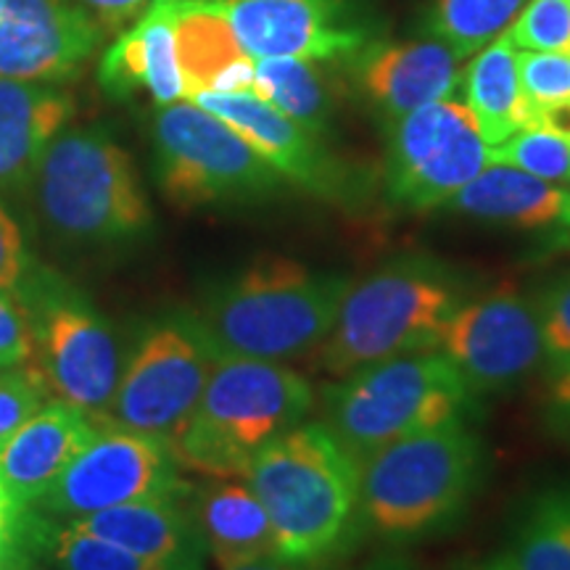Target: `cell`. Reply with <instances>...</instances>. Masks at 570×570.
Returning <instances> with one entry per match:
<instances>
[{"label":"cell","instance_id":"12","mask_svg":"<svg viewBox=\"0 0 570 570\" xmlns=\"http://www.w3.org/2000/svg\"><path fill=\"white\" fill-rule=\"evenodd\" d=\"M489 164V146L468 104L444 101L394 119L389 132L386 188L410 209H436Z\"/></svg>","mask_w":570,"mask_h":570},{"label":"cell","instance_id":"6","mask_svg":"<svg viewBox=\"0 0 570 570\" xmlns=\"http://www.w3.org/2000/svg\"><path fill=\"white\" fill-rule=\"evenodd\" d=\"M481 462V444L462 417L425 428L356 462L360 510L391 541L441 529L465 504Z\"/></svg>","mask_w":570,"mask_h":570},{"label":"cell","instance_id":"17","mask_svg":"<svg viewBox=\"0 0 570 570\" xmlns=\"http://www.w3.org/2000/svg\"><path fill=\"white\" fill-rule=\"evenodd\" d=\"M104 423L75 404L51 399L0 444V489L17 508H32Z\"/></svg>","mask_w":570,"mask_h":570},{"label":"cell","instance_id":"14","mask_svg":"<svg viewBox=\"0 0 570 570\" xmlns=\"http://www.w3.org/2000/svg\"><path fill=\"white\" fill-rule=\"evenodd\" d=\"M252 59L336 61L367 46L348 0H214Z\"/></svg>","mask_w":570,"mask_h":570},{"label":"cell","instance_id":"40","mask_svg":"<svg viewBox=\"0 0 570 570\" xmlns=\"http://www.w3.org/2000/svg\"><path fill=\"white\" fill-rule=\"evenodd\" d=\"M235 570H302V566H296V562H285V560H262Z\"/></svg>","mask_w":570,"mask_h":570},{"label":"cell","instance_id":"37","mask_svg":"<svg viewBox=\"0 0 570 570\" xmlns=\"http://www.w3.org/2000/svg\"><path fill=\"white\" fill-rule=\"evenodd\" d=\"M101 24L104 32H122L154 0H69Z\"/></svg>","mask_w":570,"mask_h":570},{"label":"cell","instance_id":"1","mask_svg":"<svg viewBox=\"0 0 570 570\" xmlns=\"http://www.w3.org/2000/svg\"><path fill=\"white\" fill-rule=\"evenodd\" d=\"M246 483L267 510L281 560L296 566L338 552L360 512V470L325 423H298L262 446Z\"/></svg>","mask_w":570,"mask_h":570},{"label":"cell","instance_id":"22","mask_svg":"<svg viewBox=\"0 0 570 570\" xmlns=\"http://www.w3.org/2000/svg\"><path fill=\"white\" fill-rule=\"evenodd\" d=\"M175 48L185 98L196 92H252L254 59L214 0H173Z\"/></svg>","mask_w":570,"mask_h":570},{"label":"cell","instance_id":"36","mask_svg":"<svg viewBox=\"0 0 570 570\" xmlns=\"http://www.w3.org/2000/svg\"><path fill=\"white\" fill-rule=\"evenodd\" d=\"M32 356V331L27 309L13 294L0 291V370L27 365Z\"/></svg>","mask_w":570,"mask_h":570},{"label":"cell","instance_id":"24","mask_svg":"<svg viewBox=\"0 0 570 570\" xmlns=\"http://www.w3.org/2000/svg\"><path fill=\"white\" fill-rule=\"evenodd\" d=\"M446 206L468 217L525 230L570 227V190L508 164H487Z\"/></svg>","mask_w":570,"mask_h":570},{"label":"cell","instance_id":"18","mask_svg":"<svg viewBox=\"0 0 570 570\" xmlns=\"http://www.w3.org/2000/svg\"><path fill=\"white\" fill-rule=\"evenodd\" d=\"M460 61L446 42L428 38L365 46L356 71L365 96L394 122L420 106L452 96L462 80Z\"/></svg>","mask_w":570,"mask_h":570},{"label":"cell","instance_id":"42","mask_svg":"<svg viewBox=\"0 0 570 570\" xmlns=\"http://www.w3.org/2000/svg\"><path fill=\"white\" fill-rule=\"evenodd\" d=\"M367 570H394L391 566H375V568H367Z\"/></svg>","mask_w":570,"mask_h":570},{"label":"cell","instance_id":"23","mask_svg":"<svg viewBox=\"0 0 570 570\" xmlns=\"http://www.w3.org/2000/svg\"><path fill=\"white\" fill-rule=\"evenodd\" d=\"M190 512L204 550L219 570L281 560L267 510L262 508L248 483L217 479L198 491Z\"/></svg>","mask_w":570,"mask_h":570},{"label":"cell","instance_id":"21","mask_svg":"<svg viewBox=\"0 0 570 570\" xmlns=\"http://www.w3.org/2000/svg\"><path fill=\"white\" fill-rule=\"evenodd\" d=\"M183 499L188 497L142 499L63 523L177 570H204V541L198 537L194 512L185 508Z\"/></svg>","mask_w":570,"mask_h":570},{"label":"cell","instance_id":"41","mask_svg":"<svg viewBox=\"0 0 570 570\" xmlns=\"http://www.w3.org/2000/svg\"><path fill=\"white\" fill-rule=\"evenodd\" d=\"M475 570H512V566H510L508 554H504V558L491 560V562H487V566H481V568H475Z\"/></svg>","mask_w":570,"mask_h":570},{"label":"cell","instance_id":"5","mask_svg":"<svg viewBox=\"0 0 570 570\" xmlns=\"http://www.w3.org/2000/svg\"><path fill=\"white\" fill-rule=\"evenodd\" d=\"M458 309L460 285L444 267L428 259L391 262L348 285L317 362L344 377L394 356L439 352L446 320Z\"/></svg>","mask_w":570,"mask_h":570},{"label":"cell","instance_id":"33","mask_svg":"<svg viewBox=\"0 0 570 570\" xmlns=\"http://www.w3.org/2000/svg\"><path fill=\"white\" fill-rule=\"evenodd\" d=\"M518 75L533 106L570 104V53H518Z\"/></svg>","mask_w":570,"mask_h":570},{"label":"cell","instance_id":"28","mask_svg":"<svg viewBox=\"0 0 570 570\" xmlns=\"http://www.w3.org/2000/svg\"><path fill=\"white\" fill-rule=\"evenodd\" d=\"M529 0H433L428 30L462 61L502 38Z\"/></svg>","mask_w":570,"mask_h":570},{"label":"cell","instance_id":"20","mask_svg":"<svg viewBox=\"0 0 570 570\" xmlns=\"http://www.w3.org/2000/svg\"><path fill=\"white\" fill-rule=\"evenodd\" d=\"M98 82L111 98L146 92L156 106L183 101L185 82L177 63L173 0H154L130 27H125L106 48Z\"/></svg>","mask_w":570,"mask_h":570},{"label":"cell","instance_id":"34","mask_svg":"<svg viewBox=\"0 0 570 570\" xmlns=\"http://www.w3.org/2000/svg\"><path fill=\"white\" fill-rule=\"evenodd\" d=\"M547 362L558 370L570 362V275L562 277L537 302Z\"/></svg>","mask_w":570,"mask_h":570},{"label":"cell","instance_id":"29","mask_svg":"<svg viewBox=\"0 0 570 570\" xmlns=\"http://www.w3.org/2000/svg\"><path fill=\"white\" fill-rule=\"evenodd\" d=\"M508 560L512 570H570V483L537 497Z\"/></svg>","mask_w":570,"mask_h":570},{"label":"cell","instance_id":"31","mask_svg":"<svg viewBox=\"0 0 570 570\" xmlns=\"http://www.w3.org/2000/svg\"><path fill=\"white\" fill-rule=\"evenodd\" d=\"M504 35L520 51L570 53V0H529Z\"/></svg>","mask_w":570,"mask_h":570},{"label":"cell","instance_id":"26","mask_svg":"<svg viewBox=\"0 0 570 570\" xmlns=\"http://www.w3.org/2000/svg\"><path fill=\"white\" fill-rule=\"evenodd\" d=\"M32 560L48 562L56 570H177L27 508L24 570Z\"/></svg>","mask_w":570,"mask_h":570},{"label":"cell","instance_id":"25","mask_svg":"<svg viewBox=\"0 0 570 570\" xmlns=\"http://www.w3.org/2000/svg\"><path fill=\"white\" fill-rule=\"evenodd\" d=\"M468 109L473 111L489 148L533 125V104L520 88L518 53L508 35L481 48L462 75Z\"/></svg>","mask_w":570,"mask_h":570},{"label":"cell","instance_id":"3","mask_svg":"<svg viewBox=\"0 0 570 570\" xmlns=\"http://www.w3.org/2000/svg\"><path fill=\"white\" fill-rule=\"evenodd\" d=\"M315 394L296 370L219 356L202 399L169 441L177 465L212 479H246L259 449L309 415Z\"/></svg>","mask_w":570,"mask_h":570},{"label":"cell","instance_id":"10","mask_svg":"<svg viewBox=\"0 0 570 570\" xmlns=\"http://www.w3.org/2000/svg\"><path fill=\"white\" fill-rule=\"evenodd\" d=\"M219 354L196 315L161 320L142 333L119 375L104 425L169 444L202 399Z\"/></svg>","mask_w":570,"mask_h":570},{"label":"cell","instance_id":"19","mask_svg":"<svg viewBox=\"0 0 570 570\" xmlns=\"http://www.w3.org/2000/svg\"><path fill=\"white\" fill-rule=\"evenodd\" d=\"M75 117V98L59 85L0 80V202H24L48 142Z\"/></svg>","mask_w":570,"mask_h":570},{"label":"cell","instance_id":"13","mask_svg":"<svg viewBox=\"0 0 570 570\" xmlns=\"http://www.w3.org/2000/svg\"><path fill=\"white\" fill-rule=\"evenodd\" d=\"M439 352L460 370L470 394L508 389L544 360L537 304L518 291L502 288L460 306L446 320Z\"/></svg>","mask_w":570,"mask_h":570},{"label":"cell","instance_id":"2","mask_svg":"<svg viewBox=\"0 0 570 570\" xmlns=\"http://www.w3.org/2000/svg\"><path fill=\"white\" fill-rule=\"evenodd\" d=\"M348 285L285 256H262L214 288L196 320L219 356L285 362L317 348L336 325Z\"/></svg>","mask_w":570,"mask_h":570},{"label":"cell","instance_id":"15","mask_svg":"<svg viewBox=\"0 0 570 570\" xmlns=\"http://www.w3.org/2000/svg\"><path fill=\"white\" fill-rule=\"evenodd\" d=\"M106 38L69 0H0V80H75Z\"/></svg>","mask_w":570,"mask_h":570},{"label":"cell","instance_id":"11","mask_svg":"<svg viewBox=\"0 0 570 570\" xmlns=\"http://www.w3.org/2000/svg\"><path fill=\"white\" fill-rule=\"evenodd\" d=\"M173 449L159 436L104 425L32 504L53 520H77L142 499L190 497Z\"/></svg>","mask_w":570,"mask_h":570},{"label":"cell","instance_id":"8","mask_svg":"<svg viewBox=\"0 0 570 570\" xmlns=\"http://www.w3.org/2000/svg\"><path fill=\"white\" fill-rule=\"evenodd\" d=\"M17 298L32 331L30 365L53 399L75 404L104 423L122 375V348L101 312L51 267L38 269Z\"/></svg>","mask_w":570,"mask_h":570},{"label":"cell","instance_id":"30","mask_svg":"<svg viewBox=\"0 0 570 570\" xmlns=\"http://www.w3.org/2000/svg\"><path fill=\"white\" fill-rule=\"evenodd\" d=\"M489 164H508L558 185L570 183V142L541 127H525L489 148Z\"/></svg>","mask_w":570,"mask_h":570},{"label":"cell","instance_id":"4","mask_svg":"<svg viewBox=\"0 0 570 570\" xmlns=\"http://www.w3.org/2000/svg\"><path fill=\"white\" fill-rule=\"evenodd\" d=\"M30 198L67 244H125L151 227L132 156L101 127H63L42 154Z\"/></svg>","mask_w":570,"mask_h":570},{"label":"cell","instance_id":"7","mask_svg":"<svg viewBox=\"0 0 570 570\" xmlns=\"http://www.w3.org/2000/svg\"><path fill=\"white\" fill-rule=\"evenodd\" d=\"M468 402L470 389L444 352L404 354L327 389L325 425L360 462L391 441L462 417Z\"/></svg>","mask_w":570,"mask_h":570},{"label":"cell","instance_id":"35","mask_svg":"<svg viewBox=\"0 0 570 570\" xmlns=\"http://www.w3.org/2000/svg\"><path fill=\"white\" fill-rule=\"evenodd\" d=\"M35 269L38 259L30 252L27 235L21 233L9 204L0 202V291L17 296Z\"/></svg>","mask_w":570,"mask_h":570},{"label":"cell","instance_id":"39","mask_svg":"<svg viewBox=\"0 0 570 570\" xmlns=\"http://www.w3.org/2000/svg\"><path fill=\"white\" fill-rule=\"evenodd\" d=\"M552 404L570 423V362L558 367V377H554L552 383Z\"/></svg>","mask_w":570,"mask_h":570},{"label":"cell","instance_id":"16","mask_svg":"<svg viewBox=\"0 0 570 570\" xmlns=\"http://www.w3.org/2000/svg\"><path fill=\"white\" fill-rule=\"evenodd\" d=\"M188 101L230 125L285 180L325 198L344 194V173L317 135L306 132L273 104L254 92H196Z\"/></svg>","mask_w":570,"mask_h":570},{"label":"cell","instance_id":"32","mask_svg":"<svg viewBox=\"0 0 570 570\" xmlns=\"http://www.w3.org/2000/svg\"><path fill=\"white\" fill-rule=\"evenodd\" d=\"M51 399L53 394L30 365L0 370V444Z\"/></svg>","mask_w":570,"mask_h":570},{"label":"cell","instance_id":"9","mask_svg":"<svg viewBox=\"0 0 570 570\" xmlns=\"http://www.w3.org/2000/svg\"><path fill=\"white\" fill-rule=\"evenodd\" d=\"M151 142L156 183L180 209L259 202L283 185L273 164L194 101L159 106Z\"/></svg>","mask_w":570,"mask_h":570},{"label":"cell","instance_id":"38","mask_svg":"<svg viewBox=\"0 0 570 570\" xmlns=\"http://www.w3.org/2000/svg\"><path fill=\"white\" fill-rule=\"evenodd\" d=\"M570 142V104L533 106V125Z\"/></svg>","mask_w":570,"mask_h":570},{"label":"cell","instance_id":"27","mask_svg":"<svg viewBox=\"0 0 570 570\" xmlns=\"http://www.w3.org/2000/svg\"><path fill=\"white\" fill-rule=\"evenodd\" d=\"M254 96L273 104L306 132L323 138L331 122V96L315 69L304 59H256Z\"/></svg>","mask_w":570,"mask_h":570}]
</instances>
